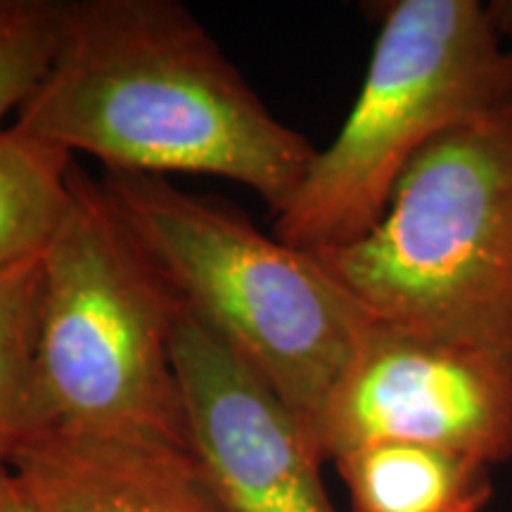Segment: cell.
<instances>
[{"label": "cell", "mask_w": 512, "mask_h": 512, "mask_svg": "<svg viewBox=\"0 0 512 512\" xmlns=\"http://www.w3.org/2000/svg\"><path fill=\"white\" fill-rule=\"evenodd\" d=\"M15 124L107 174L226 178L273 216L318 155L176 0H62L53 62Z\"/></svg>", "instance_id": "1"}, {"label": "cell", "mask_w": 512, "mask_h": 512, "mask_svg": "<svg viewBox=\"0 0 512 512\" xmlns=\"http://www.w3.org/2000/svg\"><path fill=\"white\" fill-rule=\"evenodd\" d=\"M185 311L247 361L304 430L375 318L318 254L261 233L240 211L164 176L100 181Z\"/></svg>", "instance_id": "2"}, {"label": "cell", "mask_w": 512, "mask_h": 512, "mask_svg": "<svg viewBox=\"0 0 512 512\" xmlns=\"http://www.w3.org/2000/svg\"><path fill=\"white\" fill-rule=\"evenodd\" d=\"M318 256L377 323L512 361V102L422 147L377 226Z\"/></svg>", "instance_id": "3"}, {"label": "cell", "mask_w": 512, "mask_h": 512, "mask_svg": "<svg viewBox=\"0 0 512 512\" xmlns=\"http://www.w3.org/2000/svg\"><path fill=\"white\" fill-rule=\"evenodd\" d=\"M185 306L76 166L43 254L41 382L53 430L192 448L174 366Z\"/></svg>", "instance_id": "4"}, {"label": "cell", "mask_w": 512, "mask_h": 512, "mask_svg": "<svg viewBox=\"0 0 512 512\" xmlns=\"http://www.w3.org/2000/svg\"><path fill=\"white\" fill-rule=\"evenodd\" d=\"M512 102V48L479 0L380 8L366 79L337 138L318 150L273 235L311 254L377 226L411 159L441 133Z\"/></svg>", "instance_id": "5"}, {"label": "cell", "mask_w": 512, "mask_h": 512, "mask_svg": "<svg viewBox=\"0 0 512 512\" xmlns=\"http://www.w3.org/2000/svg\"><path fill=\"white\" fill-rule=\"evenodd\" d=\"M306 437L323 465L389 441L501 465L512 458V361L375 320Z\"/></svg>", "instance_id": "6"}, {"label": "cell", "mask_w": 512, "mask_h": 512, "mask_svg": "<svg viewBox=\"0 0 512 512\" xmlns=\"http://www.w3.org/2000/svg\"><path fill=\"white\" fill-rule=\"evenodd\" d=\"M174 366L192 451L230 512H337L302 420L207 323L181 313Z\"/></svg>", "instance_id": "7"}, {"label": "cell", "mask_w": 512, "mask_h": 512, "mask_svg": "<svg viewBox=\"0 0 512 512\" xmlns=\"http://www.w3.org/2000/svg\"><path fill=\"white\" fill-rule=\"evenodd\" d=\"M12 467L36 512H230L183 446L50 430Z\"/></svg>", "instance_id": "8"}, {"label": "cell", "mask_w": 512, "mask_h": 512, "mask_svg": "<svg viewBox=\"0 0 512 512\" xmlns=\"http://www.w3.org/2000/svg\"><path fill=\"white\" fill-rule=\"evenodd\" d=\"M349 512H482L494 498L491 467L420 444H370L335 460Z\"/></svg>", "instance_id": "9"}, {"label": "cell", "mask_w": 512, "mask_h": 512, "mask_svg": "<svg viewBox=\"0 0 512 512\" xmlns=\"http://www.w3.org/2000/svg\"><path fill=\"white\" fill-rule=\"evenodd\" d=\"M74 155L24 131L0 128V273L46 254L72 202Z\"/></svg>", "instance_id": "10"}, {"label": "cell", "mask_w": 512, "mask_h": 512, "mask_svg": "<svg viewBox=\"0 0 512 512\" xmlns=\"http://www.w3.org/2000/svg\"><path fill=\"white\" fill-rule=\"evenodd\" d=\"M43 256L0 273V463L53 430L41 382Z\"/></svg>", "instance_id": "11"}, {"label": "cell", "mask_w": 512, "mask_h": 512, "mask_svg": "<svg viewBox=\"0 0 512 512\" xmlns=\"http://www.w3.org/2000/svg\"><path fill=\"white\" fill-rule=\"evenodd\" d=\"M60 22L62 0H0V128L46 76Z\"/></svg>", "instance_id": "12"}, {"label": "cell", "mask_w": 512, "mask_h": 512, "mask_svg": "<svg viewBox=\"0 0 512 512\" xmlns=\"http://www.w3.org/2000/svg\"><path fill=\"white\" fill-rule=\"evenodd\" d=\"M0 512H36L29 491L10 463H0Z\"/></svg>", "instance_id": "13"}, {"label": "cell", "mask_w": 512, "mask_h": 512, "mask_svg": "<svg viewBox=\"0 0 512 512\" xmlns=\"http://www.w3.org/2000/svg\"><path fill=\"white\" fill-rule=\"evenodd\" d=\"M491 22L498 34L503 36V41L512 48V0H494V3L486 5Z\"/></svg>", "instance_id": "14"}]
</instances>
